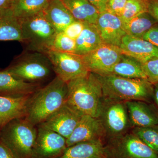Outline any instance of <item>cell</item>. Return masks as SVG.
<instances>
[{"label":"cell","mask_w":158,"mask_h":158,"mask_svg":"<svg viewBox=\"0 0 158 158\" xmlns=\"http://www.w3.org/2000/svg\"><path fill=\"white\" fill-rule=\"evenodd\" d=\"M82 116L65 104L38 126L56 132L67 139Z\"/></svg>","instance_id":"12"},{"label":"cell","mask_w":158,"mask_h":158,"mask_svg":"<svg viewBox=\"0 0 158 158\" xmlns=\"http://www.w3.org/2000/svg\"><path fill=\"white\" fill-rule=\"evenodd\" d=\"M123 54L118 47L102 43L90 53L82 56L89 72L98 75L110 74Z\"/></svg>","instance_id":"10"},{"label":"cell","mask_w":158,"mask_h":158,"mask_svg":"<svg viewBox=\"0 0 158 158\" xmlns=\"http://www.w3.org/2000/svg\"><path fill=\"white\" fill-rule=\"evenodd\" d=\"M110 74L127 78L147 79L142 64L134 58L123 54L121 59L113 66Z\"/></svg>","instance_id":"24"},{"label":"cell","mask_w":158,"mask_h":158,"mask_svg":"<svg viewBox=\"0 0 158 158\" xmlns=\"http://www.w3.org/2000/svg\"><path fill=\"white\" fill-rule=\"evenodd\" d=\"M51 0H15L12 10L19 19L44 11Z\"/></svg>","instance_id":"26"},{"label":"cell","mask_w":158,"mask_h":158,"mask_svg":"<svg viewBox=\"0 0 158 158\" xmlns=\"http://www.w3.org/2000/svg\"><path fill=\"white\" fill-rule=\"evenodd\" d=\"M32 158H58L67 148L66 138L56 132L38 126Z\"/></svg>","instance_id":"11"},{"label":"cell","mask_w":158,"mask_h":158,"mask_svg":"<svg viewBox=\"0 0 158 158\" xmlns=\"http://www.w3.org/2000/svg\"><path fill=\"white\" fill-rule=\"evenodd\" d=\"M85 23L76 20L69 24L63 32L68 37L76 40L85 27Z\"/></svg>","instance_id":"31"},{"label":"cell","mask_w":158,"mask_h":158,"mask_svg":"<svg viewBox=\"0 0 158 158\" xmlns=\"http://www.w3.org/2000/svg\"><path fill=\"white\" fill-rule=\"evenodd\" d=\"M127 0H108L107 11L121 16Z\"/></svg>","instance_id":"32"},{"label":"cell","mask_w":158,"mask_h":158,"mask_svg":"<svg viewBox=\"0 0 158 158\" xmlns=\"http://www.w3.org/2000/svg\"><path fill=\"white\" fill-rule=\"evenodd\" d=\"M31 96L12 98L0 96V129L13 119L25 117Z\"/></svg>","instance_id":"18"},{"label":"cell","mask_w":158,"mask_h":158,"mask_svg":"<svg viewBox=\"0 0 158 158\" xmlns=\"http://www.w3.org/2000/svg\"><path fill=\"white\" fill-rule=\"evenodd\" d=\"M75 19L96 24L99 12L88 0H62Z\"/></svg>","instance_id":"23"},{"label":"cell","mask_w":158,"mask_h":158,"mask_svg":"<svg viewBox=\"0 0 158 158\" xmlns=\"http://www.w3.org/2000/svg\"><path fill=\"white\" fill-rule=\"evenodd\" d=\"M75 48V40L68 37L63 32L57 33L52 50L62 52L74 53Z\"/></svg>","instance_id":"29"},{"label":"cell","mask_w":158,"mask_h":158,"mask_svg":"<svg viewBox=\"0 0 158 158\" xmlns=\"http://www.w3.org/2000/svg\"><path fill=\"white\" fill-rule=\"evenodd\" d=\"M15 0H0V12L12 9Z\"/></svg>","instance_id":"37"},{"label":"cell","mask_w":158,"mask_h":158,"mask_svg":"<svg viewBox=\"0 0 158 158\" xmlns=\"http://www.w3.org/2000/svg\"><path fill=\"white\" fill-rule=\"evenodd\" d=\"M148 12L158 22V0H149Z\"/></svg>","instance_id":"36"},{"label":"cell","mask_w":158,"mask_h":158,"mask_svg":"<svg viewBox=\"0 0 158 158\" xmlns=\"http://www.w3.org/2000/svg\"><path fill=\"white\" fill-rule=\"evenodd\" d=\"M96 75L101 85L104 98L123 102L141 101L153 103V85L147 79L127 78L113 74Z\"/></svg>","instance_id":"3"},{"label":"cell","mask_w":158,"mask_h":158,"mask_svg":"<svg viewBox=\"0 0 158 158\" xmlns=\"http://www.w3.org/2000/svg\"><path fill=\"white\" fill-rule=\"evenodd\" d=\"M43 12L57 33L64 32L69 24L76 20L62 0H51Z\"/></svg>","instance_id":"19"},{"label":"cell","mask_w":158,"mask_h":158,"mask_svg":"<svg viewBox=\"0 0 158 158\" xmlns=\"http://www.w3.org/2000/svg\"><path fill=\"white\" fill-rule=\"evenodd\" d=\"M142 69L147 80L154 85L158 83V58L142 64Z\"/></svg>","instance_id":"30"},{"label":"cell","mask_w":158,"mask_h":158,"mask_svg":"<svg viewBox=\"0 0 158 158\" xmlns=\"http://www.w3.org/2000/svg\"><path fill=\"white\" fill-rule=\"evenodd\" d=\"M5 70L18 78L35 84L45 81L54 72L50 61L45 54L31 51L18 57Z\"/></svg>","instance_id":"6"},{"label":"cell","mask_w":158,"mask_h":158,"mask_svg":"<svg viewBox=\"0 0 158 158\" xmlns=\"http://www.w3.org/2000/svg\"><path fill=\"white\" fill-rule=\"evenodd\" d=\"M125 103L132 128L158 126V109L154 103L131 101Z\"/></svg>","instance_id":"15"},{"label":"cell","mask_w":158,"mask_h":158,"mask_svg":"<svg viewBox=\"0 0 158 158\" xmlns=\"http://www.w3.org/2000/svg\"><path fill=\"white\" fill-rule=\"evenodd\" d=\"M158 23L148 12L139 15L127 21L123 22L126 34L139 38H142L143 35Z\"/></svg>","instance_id":"25"},{"label":"cell","mask_w":158,"mask_h":158,"mask_svg":"<svg viewBox=\"0 0 158 158\" xmlns=\"http://www.w3.org/2000/svg\"><path fill=\"white\" fill-rule=\"evenodd\" d=\"M103 149L108 158H158V154L131 131L107 139Z\"/></svg>","instance_id":"7"},{"label":"cell","mask_w":158,"mask_h":158,"mask_svg":"<svg viewBox=\"0 0 158 158\" xmlns=\"http://www.w3.org/2000/svg\"><path fill=\"white\" fill-rule=\"evenodd\" d=\"M149 0H127L120 18L126 22L139 15L148 12Z\"/></svg>","instance_id":"28"},{"label":"cell","mask_w":158,"mask_h":158,"mask_svg":"<svg viewBox=\"0 0 158 158\" xmlns=\"http://www.w3.org/2000/svg\"><path fill=\"white\" fill-rule=\"evenodd\" d=\"M25 118L10 121L0 129V139L16 158H32L37 129Z\"/></svg>","instance_id":"4"},{"label":"cell","mask_w":158,"mask_h":158,"mask_svg":"<svg viewBox=\"0 0 158 158\" xmlns=\"http://www.w3.org/2000/svg\"><path fill=\"white\" fill-rule=\"evenodd\" d=\"M0 158H16L9 148L0 139Z\"/></svg>","instance_id":"35"},{"label":"cell","mask_w":158,"mask_h":158,"mask_svg":"<svg viewBox=\"0 0 158 158\" xmlns=\"http://www.w3.org/2000/svg\"><path fill=\"white\" fill-rule=\"evenodd\" d=\"M67 92V83L56 76L31 95L24 118L35 126L41 124L65 104Z\"/></svg>","instance_id":"1"},{"label":"cell","mask_w":158,"mask_h":158,"mask_svg":"<svg viewBox=\"0 0 158 158\" xmlns=\"http://www.w3.org/2000/svg\"><path fill=\"white\" fill-rule=\"evenodd\" d=\"M75 41L74 53L81 56L89 53L103 43L96 25L87 23Z\"/></svg>","instance_id":"22"},{"label":"cell","mask_w":158,"mask_h":158,"mask_svg":"<svg viewBox=\"0 0 158 158\" xmlns=\"http://www.w3.org/2000/svg\"><path fill=\"white\" fill-rule=\"evenodd\" d=\"M67 86L65 104L81 115L98 118L103 96L96 75L89 72L85 76L68 82Z\"/></svg>","instance_id":"2"},{"label":"cell","mask_w":158,"mask_h":158,"mask_svg":"<svg viewBox=\"0 0 158 158\" xmlns=\"http://www.w3.org/2000/svg\"><path fill=\"white\" fill-rule=\"evenodd\" d=\"M19 20L27 51L46 54L52 50L57 32L43 11Z\"/></svg>","instance_id":"5"},{"label":"cell","mask_w":158,"mask_h":158,"mask_svg":"<svg viewBox=\"0 0 158 158\" xmlns=\"http://www.w3.org/2000/svg\"><path fill=\"white\" fill-rule=\"evenodd\" d=\"M131 131L158 154V126L134 127Z\"/></svg>","instance_id":"27"},{"label":"cell","mask_w":158,"mask_h":158,"mask_svg":"<svg viewBox=\"0 0 158 158\" xmlns=\"http://www.w3.org/2000/svg\"><path fill=\"white\" fill-rule=\"evenodd\" d=\"M153 102L158 109V83L153 85Z\"/></svg>","instance_id":"38"},{"label":"cell","mask_w":158,"mask_h":158,"mask_svg":"<svg viewBox=\"0 0 158 158\" xmlns=\"http://www.w3.org/2000/svg\"><path fill=\"white\" fill-rule=\"evenodd\" d=\"M97 118L104 128L106 139L127 133L132 128L125 102L103 98Z\"/></svg>","instance_id":"8"},{"label":"cell","mask_w":158,"mask_h":158,"mask_svg":"<svg viewBox=\"0 0 158 158\" xmlns=\"http://www.w3.org/2000/svg\"><path fill=\"white\" fill-rule=\"evenodd\" d=\"M119 48L123 55L134 58L141 64L158 58V47L148 41L126 35L122 40Z\"/></svg>","instance_id":"16"},{"label":"cell","mask_w":158,"mask_h":158,"mask_svg":"<svg viewBox=\"0 0 158 158\" xmlns=\"http://www.w3.org/2000/svg\"><path fill=\"white\" fill-rule=\"evenodd\" d=\"M45 55L50 61L56 76L66 83L89 73L81 56L53 50Z\"/></svg>","instance_id":"9"},{"label":"cell","mask_w":158,"mask_h":158,"mask_svg":"<svg viewBox=\"0 0 158 158\" xmlns=\"http://www.w3.org/2000/svg\"><path fill=\"white\" fill-rule=\"evenodd\" d=\"M98 10L99 13L107 11L108 0H88Z\"/></svg>","instance_id":"34"},{"label":"cell","mask_w":158,"mask_h":158,"mask_svg":"<svg viewBox=\"0 0 158 158\" xmlns=\"http://www.w3.org/2000/svg\"><path fill=\"white\" fill-rule=\"evenodd\" d=\"M103 148L101 140L81 142L67 147L58 158H103Z\"/></svg>","instance_id":"20"},{"label":"cell","mask_w":158,"mask_h":158,"mask_svg":"<svg viewBox=\"0 0 158 158\" xmlns=\"http://www.w3.org/2000/svg\"><path fill=\"white\" fill-rule=\"evenodd\" d=\"M95 25L103 43L119 47L127 34L120 17L105 11L99 13Z\"/></svg>","instance_id":"13"},{"label":"cell","mask_w":158,"mask_h":158,"mask_svg":"<svg viewBox=\"0 0 158 158\" xmlns=\"http://www.w3.org/2000/svg\"><path fill=\"white\" fill-rule=\"evenodd\" d=\"M40 88L39 84L28 83L6 70L0 71V96L12 98L31 96Z\"/></svg>","instance_id":"17"},{"label":"cell","mask_w":158,"mask_h":158,"mask_svg":"<svg viewBox=\"0 0 158 158\" xmlns=\"http://www.w3.org/2000/svg\"><path fill=\"white\" fill-rule=\"evenodd\" d=\"M103 158H108L106 157V156H104L103 157Z\"/></svg>","instance_id":"39"},{"label":"cell","mask_w":158,"mask_h":158,"mask_svg":"<svg viewBox=\"0 0 158 158\" xmlns=\"http://www.w3.org/2000/svg\"><path fill=\"white\" fill-rule=\"evenodd\" d=\"M106 139L104 129L98 118L83 115L69 138L66 139L67 147L86 141Z\"/></svg>","instance_id":"14"},{"label":"cell","mask_w":158,"mask_h":158,"mask_svg":"<svg viewBox=\"0 0 158 158\" xmlns=\"http://www.w3.org/2000/svg\"><path fill=\"white\" fill-rule=\"evenodd\" d=\"M10 40L23 43L20 22L12 9L0 12V41Z\"/></svg>","instance_id":"21"},{"label":"cell","mask_w":158,"mask_h":158,"mask_svg":"<svg viewBox=\"0 0 158 158\" xmlns=\"http://www.w3.org/2000/svg\"><path fill=\"white\" fill-rule=\"evenodd\" d=\"M142 39L148 41L158 47V23L143 35Z\"/></svg>","instance_id":"33"}]
</instances>
